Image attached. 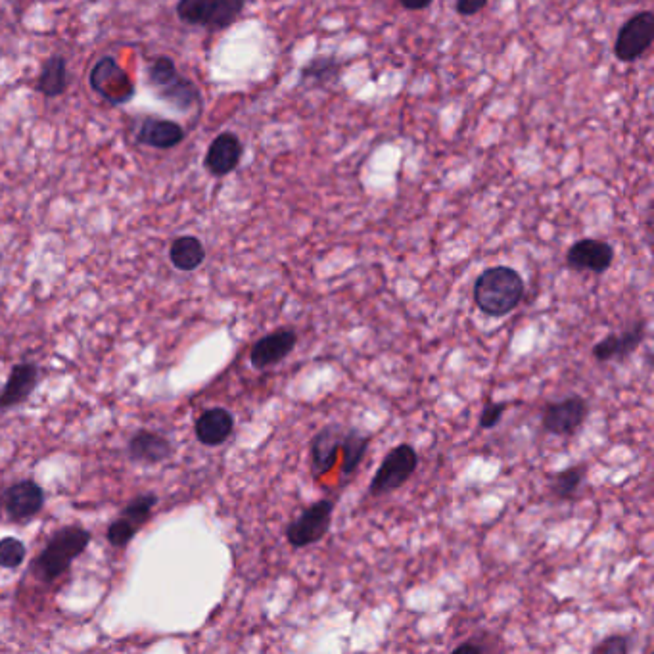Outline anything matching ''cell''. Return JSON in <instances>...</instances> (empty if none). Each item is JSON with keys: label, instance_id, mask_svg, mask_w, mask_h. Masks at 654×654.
I'll use <instances>...</instances> for the list:
<instances>
[{"label": "cell", "instance_id": "obj_1", "mask_svg": "<svg viewBox=\"0 0 654 654\" xmlns=\"http://www.w3.org/2000/svg\"><path fill=\"white\" fill-rule=\"evenodd\" d=\"M524 292V279L516 269L495 265L476 279L474 302L488 317H505L522 302Z\"/></svg>", "mask_w": 654, "mask_h": 654}, {"label": "cell", "instance_id": "obj_2", "mask_svg": "<svg viewBox=\"0 0 654 654\" xmlns=\"http://www.w3.org/2000/svg\"><path fill=\"white\" fill-rule=\"evenodd\" d=\"M148 85L160 100L173 106L177 112L187 114L202 108L200 89L177 70V64L169 56H156L148 66Z\"/></svg>", "mask_w": 654, "mask_h": 654}, {"label": "cell", "instance_id": "obj_3", "mask_svg": "<svg viewBox=\"0 0 654 654\" xmlns=\"http://www.w3.org/2000/svg\"><path fill=\"white\" fill-rule=\"evenodd\" d=\"M91 534L81 526H66L48 539L45 551L35 562V574L43 582H54L60 578L71 562L75 561L89 545Z\"/></svg>", "mask_w": 654, "mask_h": 654}, {"label": "cell", "instance_id": "obj_4", "mask_svg": "<svg viewBox=\"0 0 654 654\" xmlns=\"http://www.w3.org/2000/svg\"><path fill=\"white\" fill-rule=\"evenodd\" d=\"M246 2L248 0H179L175 12L183 24L221 31L240 18Z\"/></svg>", "mask_w": 654, "mask_h": 654}, {"label": "cell", "instance_id": "obj_5", "mask_svg": "<svg viewBox=\"0 0 654 654\" xmlns=\"http://www.w3.org/2000/svg\"><path fill=\"white\" fill-rule=\"evenodd\" d=\"M417 467H419V455L415 447L399 444L386 453L380 467L374 472L373 480L369 484V493L374 497H380L399 490L409 482Z\"/></svg>", "mask_w": 654, "mask_h": 654}, {"label": "cell", "instance_id": "obj_6", "mask_svg": "<svg viewBox=\"0 0 654 654\" xmlns=\"http://www.w3.org/2000/svg\"><path fill=\"white\" fill-rule=\"evenodd\" d=\"M89 85L94 93L112 106H123L135 96V83L114 56H102L94 62L89 73Z\"/></svg>", "mask_w": 654, "mask_h": 654}, {"label": "cell", "instance_id": "obj_7", "mask_svg": "<svg viewBox=\"0 0 654 654\" xmlns=\"http://www.w3.org/2000/svg\"><path fill=\"white\" fill-rule=\"evenodd\" d=\"M334 507H336V499H330V497L307 507L294 522H290L286 526L284 534H286L288 543L294 549H304V547H309L325 538L330 530V524H332Z\"/></svg>", "mask_w": 654, "mask_h": 654}, {"label": "cell", "instance_id": "obj_8", "mask_svg": "<svg viewBox=\"0 0 654 654\" xmlns=\"http://www.w3.org/2000/svg\"><path fill=\"white\" fill-rule=\"evenodd\" d=\"M589 417V403L582 396L551 401L541 411V428L551 436H572Z\"/></svg>", "mask_w": 654, "mask_h": 654}, {"label": "cell", "instance_id": "obj_9", "mask_svg": "<svg viewBox=\"0 0 654 654\" xmlns=\"http://www.w3.org/2000/svg\"><path fill=\"white\" fill-rule=\"evenodd\" d=\"M654 41V14L653 12H639L622 25L614 54L620 62H635L641 58Z\"/></svg>", "mask_w": 654, "mask_h": 654}, {"label": "cell", "instance_id": "obj_10", "mask_svg": "<svg viewBox=\"0 0 654 654\" xmlns=\"http://www.w3.org/2000/svg\"><path fill=\"white\" fill-rule=\"evenodd\" d=\"M346 426L338 422L325 424L311 440V474L313 478H321L328 474L338 461V453H342Z\"/></svg>", "mask_w": 654, "mask_h": 654}, {"label": "cell", "instance_id": "obj_11", "mask_svg": "<svg viewBox=\"0 0 654 654\" xmlns=\"http://www.w3.org/2000/svg\"><path fill=\"white\" fill-rule=\"evenodd\" d=\"M614 261V248L597 238H584L570 246L566 254L568 267L576 271H591L595 275L607 273Z\"/></svg>", "mask_w": 654, "mask_h": 654}, {"label": "cell", "instance_id": "obj_12", "mask_svg": "<svg viewBox=\"0 0 654 654\" xmlns=\"http://www.w3.org/2000/svg\"><path fill=\"white\" fill-rule=\"evenodd\" d=\"M298 344V334L290 327L277 328L275 332L259 338L250 351V363L256 369H269L286 359Z\"/></svg>", "mask_w": 654, "mask_h": 654}, {"label": "cell", "instance_id": "obj_13", "mask_svg": "<svg viewBox=\"0 0 654 654\" xmlns=\"http://www.w3.org/2000/svg\"><path fill=\"white\" fill-rule=\"evenodd\" d=\"M242 152L244 146L240 139L231 131H225L211 141L204 158V167L213 177H227L240 165Z\"/></svg>", "mask_w": 654, "mask_h": 654}, {"label": "cell", "instance_id": "obj_14", "mask_svg": "<svg viewBox=\"0 0 654 654\" xmlns=\"http://www.w3.org/2000/svg\"><path fill=\"white\" fill-rule=\"evenodd\" d=\"M645 332H647L645 323L635 321L622 334H608L601 342H597L593 346V357L599 363L628 359L631 353L637 350L641 346V342L645 340Z\"/></svg>", "mask_w": 654, "mask_h": 654}, {"label": "cell", "instance_id": "obj_15", "mask_svg": "<svg viewBox=\"0 0 654 654\" xmlns=\"http://www.w3.org/2000/svg\"><path fill=\"white\" fill-rule=\"evenodd\" d=\"M45 505V491L33 482L24 480L14 484L12 488L4 491V507L12 520H29L43 509Z\"/></svg>", "mask_w": 654, "mask_h": 654}, {"label": "cell", "instance_id": "obj_16", "mask_svg": "<svg viewBox=\"0 0 654 654\" xmlns=\"http://www.w3.org/2000/svg\"><path fill=\"white\" fill-rule=\"evenodd\" d=\"M187 131L177 121L164 117H146L142 119L137 131V142L156 150H171L185 141Z\"/></svg>", "mask_w": 654, "mask_h": 654}, {"label": "cell", "instance_id": "obj_17", "mask_svg": "<svg viewBox=\"0 0 654 654\" xmlns=\"http://www.w3.org/2000/svg\"><path fill=\"white\" fill-rule=\"evenodd\" d=\"M39 382V369L33 363H22L12 369L6 386L0 392V411L22 405L29 398Z\"/></svg>", "mask_w": 654, "mask_h": 654}, {"label": "cell", "instance_id": "obj_18", "mask_svg": "<svg viewBox=\"0 0 654 654\" xmlns=\"http://www.w3.org/2000/svg\"><path fill=\"white\" fill-rule=\"evenodd\" d=\"M233 430V413L225 407L208 409L206 413H202V417L196 421V426H194L198 442L210 445V447L225 444L231 438Z\"/></svg>", "mask_w": 654, "mask_h": 654}, {"label": "cell", "instance_id": "obj_19", "mask_svg": "<svg viewBox=\"0 0 654 654\" xmlns=\"http://www.w3.org/2000/svg\"><path fill=\"white\" fill-rule=\"evenodd\" d=\"M171 451L173 447L167 438L148 430L137 432L129 442V457L137 463H146V465L162 463L171 455Z\"/></svg>", "mask_w": 654, "mask_h": 654}, {"label": "cell", "instance_id": "obj_20", "mask_svg": "<svg viewBox=\"0 0 654 654\" xmlns=\"http://www.w3.org/2000/svg\"><path fill=\"white\" fill-rule=\"evenodd\" d=\"M66 89H68V60L62 54H54L43 64V70L35 83V91L47 98H58L66 93Z\"/></svg>", "mask_w": 654, "mask_h": 654}, {"label": "cell", "instance_id": "obj_21", "mask_svg": "<svg viewBox=\"0 0 654 654\" xmlns=\"http://www.w3.org/2000/svg\"><path fill=\"white\" fill-rule=\"evenodd\" d=\"M169 259L175 269L179 271H194L198 269L206 259V248L200 238L196 236H179L171 242L169 248Z\"/></svg>", "mask_w": 654, "mask_h": 654}, {"label": "cell", "instance_id": "obj_22", "mask_svg": "<svg viewBox=\"0 0 654 654\" xmlns=\"http://www.w3.org/2000/svg\"><path fill=\"white\" fill-rule=\"evenodd\" d=\"M373 436L365 434L357 428H346L344 444H342V482L350 480L351 474L361 465L363 457L369 451Z\"/></svg>", "mask_w": 654, "mask_h": 654}, {"label": "cell", "instance_id": "obj_23", "mask_svg": "<svg viewBox=\"0 0 654 654\" xmlns=\"http://www.w3.org/2000/svg\"><path fill=\"white\" fill-rule=\"evenodd\" d=\"M585 478H587V467L572 465L549 476V491L559 501L574 499L576 493L584 486Z\"/></svg>", "mask_w": 654, "mask_h": 654}, {"label": "cell", "instance_id": "obj_24", "mask_svg": "<svg viewBox=\"0 0 654 654\" xmlns=\"http://www.w3.org/2000/svg\"><path fill=\"white\" fill-rule=\"evenodd\" d=\"M340 71H342V62L336 56H319L313 58L302 70V83L325 87L338 81Z\"/></svg>", "mask_w": 654, "mask_h": 654}, {"label": "cell", "instance_id": "obj_25", "mask_svg": "<svg viewBox=\"0 0 654 654\" xmlns=\"http://www.w3.org/2000/svg\"><path fill=\"white\" fill-rule=\"evenodd\" d=\"M156 503H158V497L154 493H144V495L135 497L119 516L125 518L127 522H131L135 528H141L142 524L150 518Z\"/></svg>", "mask_w": 654, "mask_h": 654}, {"label": "cell", "instance_id": "obj_26", "mask_svg": "<svg viewBox=\"0 0 654 654\" xmlns=\"http://www.w3.org/2000/svg\"><path fill=\"white\" fill-rule=\"evenodd\" d=\"M25 545L16 538L0 539V566L18 568L25 561Z\"/></svg>", "mask_w": 654, "mask_h": 654}, {"label": "cell", "instance_id": "obj_27", "mask_svg": "<svg viewBox=\"0 0 654 654\" xmlns=\"http://www.w3.org/2000/svg\"><path fill=\"white\" fill-rule=\"evenodd\" d=\"M139 528H135L131 522H127L125 518H117L116 522L110 524L108 528V541L114 547H127L131 543V539L137 536Z\"/></svg>", "mask_w": 654, "mask_h": 654}, {"label": "cell", "instance_id": "obj_28", "mask_svg": "<svg viewBox=\"0 0 654 654\" xmlns=\"http://www.w3.org/2000/svg\"><path fill=\"white\" fill-rule=\"evenodd\" d=\"M630 651L631 637L628 635H610L591 649L593 654H628Z\"/></svg>", "mask_w": 654, "mask_h": 654}, {"label": "cell", "instance_id": "obj_29", "mask_svg": "<svg viewBox=\"0 0 654 654\" xmlns=\"http://www.w3.org/2000/svg\"><path fill=\"white\" fill-rule=\"evenodd\" d=\"M507 409H509V403H501V401L486 403L482 409V415H480V428H484V430L495 428Z\"/></svg>", "mask_w": 654, "mask_h": 654}, {"label": "cell", "instance_id": "obj_30", "mask_svg": "<svg viewBox=\"0 0 654 654\" xmlns=\"http://www.w3.org/2000/svg\"><path fill=\"white\" fill-rule=\"evenodd\" d=\"M488 0H457L459 16H476L486 8Z\"/></svg>", "mask_w": 654, "mask_h": 654}, {"label": "cell", "instance_id": "obj_31", "mask_svg": "<svg viewBox=\"0 0 654 654\" xmlns=\"http://www.w3.org/2000/svg\"><path fill=\"white\" fill-rule=\"evenodd\" d=\"M486 651H490V647H486V645H478V643H474V639L465 641V643H461V645H457V647L453 649V653H486Z\"/></svg>", "mask_w": 654, "mask_h": 654}, {"label": "cell", "instance_id": "obj_32", "mask_svg": "<svg viewBox=\"0 0 654 654\" xmlns=\"http://www.w3.org/2000/svg\"><path fill=\"white\" fill-rule=\"evenodd\" d=\"M403 4V8L407 10H424L428 8L434 0H399Z\"/></svg>", "mask_w": 654, "mask_h": 654}]
</instances>
